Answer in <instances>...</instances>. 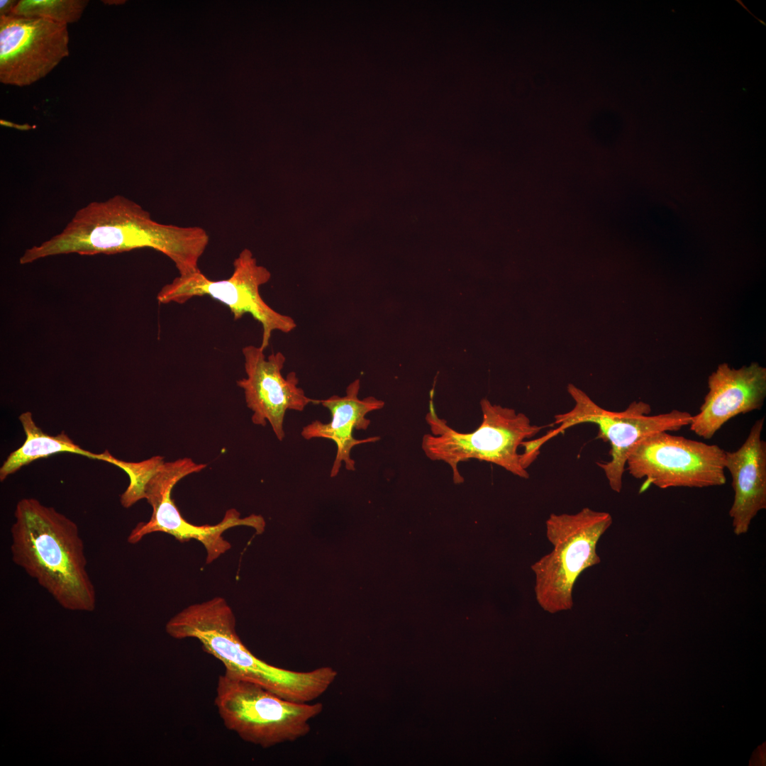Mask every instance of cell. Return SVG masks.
Returning <instances> with one entry per match:
<instances>
[{
  "label": "cell",
  "mask_w": 766,
  "mask_h": 766,
  "mask_svg": "<svg viewBox=\"0 0 766 766\" xmlns=\"http://www.w3.org/2000/svg\"><path fill=\"white\" fill-rule=\"evenodd\" d=\"M209 243L199 226H179L155 221L140 204L121 195L92 201L79 209L65 228L38 245L26 250L21 265L59 255H113L151 248L167 257L179 275L199 270Z\"/></svg>",
  "instance_id": "6da1fadb"
},
{
  "label": "cell",
  "mask_w": 766,
  "mask_h": 766,
  "mask_svg": "<svg viewBox=\"0 0 766 766\" xmlns=\"http://www.w3.org/2000/svg\"><path fill=\"white\" fill-rule=\"evenodd\" d=\"M14 518L13 562L65 609L93 611L96 590L77 523L33 498L18 501Z\"/></svg>",
  "instance_id": "7a4b0ae2"
},
{
  "label": "cell",
  "mask_w": 766,
  "mask_h": 766,
  "mask_svg": "<svg viewBox=\"0 0 766 766\" xmlns=\"http://www.w3.org/2000/svg\"><path fill=\"white\" fill-rule=\"evenodd\" d=\"M165 629L174 639L197 640L204 651L223 665L225 672L257 684L288 701H313L325 693L338 676L328 666L296 672L257 658L240 640L233 611L220 596L184 608L167 621Z\"/></svg>",
  "instance_id": "3957f363"
},
{
  "label": "cell",
  "mask_w": 766,
  "mask_h": 766,
  "mask_svg": "<svg viewBox=\"0 0 766 766\" xmlns=\"http://www.w3.org/2000/svg\"><path fill=\"white\" fill-rule=\"evenodd\" d=\"M480 406L482 421L479 427L471 433H461L438 417L431 399L426 415L431 434H425L421 443L425 455L431 460L450 465L455 484L464 482L457 467L459 463L470 459L495 464L528 479L529 474L522 464L518 448L543 427L532 424L524 413L492 404L487 399L481 400Z\"/></svg>",
  "instance_id": "277c9868"
},
{
  "label": "cell",
  "mask_w": 766,
  "mask_h": 766,
  "mask_svg": "<svg viewBox=\"0 0 766 766\" xmlns=\"http://www.w3.org/2000/svg\"><path fill=\"white\" fill-rule=\"evenodd\" d=\"M611 523L609 513L588 507L550 515L546 537L553 550L531 567L535 599L544 610L555 613L572 607L575 583L584 570L600 563L597 543Z\"/></svg>",
  "instance_id": "5b68a950"
},
{
  "label": "cell",
  "mask_w": 766,
  "mask_h": 766,
  "mask_svg": "<svg viewBox=\"0 0 766 766\" xmlns=\"http://www.w3.org/2000/svg\"><path fill=\"white\" fill-rule=\"evenodd\" d=\"M214 703L229 731L264 748L306 736L309 721L323 709L321 703L288 701L226 672L218 678Z\"/></svg>",
  "instance_id": "8992f818"
},
{
  "label": "cell",
  "mask_w": 766,
  "mask_h": 766,
  "mask_svg": "<svg viewBox=\"0 0 766 766\" xmlns=\"http://www.w3.org/2000/svg\"><path fill=\"white\" fill-rule=\"evenodd\" d=\"M233 265L231 275L221 280H212L200 270L179 275L161 288L157 301L184 304L194 297L208 296L226 306L234 320L249 313L262 326L260 347L265 350L274 331L287 333L296 324L291 316L275 311L262 298L260 287L270 281L271 272L257 263L250 250L243 249Z\"/></svg>",
  "instance_id": "52a82bcc"
},
{
  "label": "cell",
  "mask_w": 766,
  "mask_h": 766,
  "mask_svg": "<svg viewBox=\"0 0 766 766\" xmlns=\"http://www.w3.org/2000/svg\"><path fill=\"white\" fill-rule=\"evenodd\" d=\"M206 467V464L196 463L189 457L161 464L144 487V499L152 506V515L148 521L135 526L128 537V542L135 544L145 535L155 532L167 533L180 542L196 540L204 547L206 562L210 564L231 548V543L222 536L226 531L244 526L253 528L257 534L262 533L265 527L262 516L251 514L240 518L235 509L227 510L222 520L215 525H195L182 516L171 497L172 491L182 479Z\"/></svg>",
  "instance_id": "ba28073f"
},
{
  "label": "cell",
  "mask_w": 766,
  "mask_h": 766,
  "mask_svg": "<svg viewBox=\"0 0 766 766\" xmlns=\"http://www.w3.org/2000/svg\"><path fill=\"white\" fill-rule=\"evenodd\" d=\"M567 389L575 404L570 411L555 416L557 431L585 423L598 426L599 437L610 444L611 460L597 465L616 493L621 492L627 457L638 442L655 433L679 431L692 421L690 413L677 409L650 415V406L643 401H633L622 411H607L575 386L569 384Z\"/></svg>",
  "instance_id": "9c48e42d"
},
{
  "label": "cell",
  "mask_w": 766,
  "mask_h": 766,
  "mask_svg": "<svg viewBox=\"0 0 766 766\" xmlns=\"http://www.w3.org/2000/svg\"><path fill=\"white\" fill-rule=\"evenodd\" d=\"M726 453L717 445L673 435L666 431L638 442L627 457V470L645 481L641 491L654 485L704 488L726 484Z\"/></svg>",
  "instance_id": "30bf717a"
},
{
  "label": "cell",
  "mask_w": 766,
  "mask_h": 766,
  "mask_svg": "<svg viewBox=\"0 0 766 766\" xmlns=\"http://www.w3.org/2000/svg\"><path fill=\"white\" fill-rule=\"evenodd\" d=\"M67 25L16 15L0 16V82L29 86L69 55Z\"/></svg>",
  "instance_id": "8fae6325"
},
{
  "label": "cell",
  "mask_w": 766,
  "mask_h": 766,
  "mask_svg": "<svg viewBox=\"0 0 766 766\" xmlns=\"http://www.w3.org/2000/svg\"><path fill=\"white\" fill-rule=\"evenodd\" d=\"M260 346H245L242 353L246 377L238 379L237 385L243 389L245 403L252 411V422L265 426L268 422L282 441L285 437L284 421L286 411H303L309 404H320V400L308 397L298 387L296 372L284 377L282 370L286 357L281 352L267 357Z\"/></svg>",
  "instance_id": "7c38bea8"
},
{
  "label": "cell",
  "mask_w": 766,
  "mask_h": 766,
  "mask_svg": "<svg viewBox=\"0 0 766 766\" xmlns=\"http://www.w3.org/2000/svg\"><path fill=\"white\" fill-rule=\"evenodd\" d=\"M709 392L689 425L709 440L732 418L762 408L766 396V369L757 363L740 369L718 365L708 379Z\"/></svg>",
  "instance_id": "4fadbf2b"
},
{
  "label": "cell",
  "mask_w": 766,
  "mask_h": 766,
  "mask_svg": "<svg viewBox=\"0 0 766 766\" xmlns=\"http://www.w3.org/2000/svg\"><path fill=\"white\" fill-rule=\"evenodd\" d=\"M765 418L755 421L742 445L726 453L725 469L732 477L734 492L729 510L735 535L748 532L750 524L766 509V443L762 439Z\"/></svg>",
  "instance_id": "5bb4252c"
},
{
  "label": "cell",
  "mask_w": 766,
  "mask_h": 766,
  "mask_svg": "<svg viewBox=\"0 0 766 766\" xmlns=\"http://www.w3.org/2000/svg\"><path fill=\"white\" fill-rule=\"evenodd\" d=\"M360 381L356 379L348 384L344 396L333 395L320 400V404L330 411L331 420L327 423L315 420L305 426L301 432V436L306 440L321 438L335 443L337 451L331 470V477H335L338 474L343 462L348 471L355 470V462L350 457L354 446L374 443L380 439L379 436L356 439L353 435L355 429L366 430L369 427L370 421L365 417L368 413L379 410L384 406V401L374 396L360 399Z\"/></svg>",
  "instance_id": "9a60e30c"
},
{
  "label": "cell",
  "mask_w": 766,
  "mask_h": 766,
  "mask_svg": "<svg viewBox=\"0 0 766 766\" xmlns=\"http://www.w3.org/2000/svg\"><path fill=\"white\" fill-rule=\"evenodd\" d=\"M19 421L26 434V440L23 445L11 453L3 462L0 468L1 481L36 460L63 452L106 462L107 460L109 453L108 450L100 454L86 450L76 444L64 431L56 435L45 433L36 425L30 411L21 413Z\"/></svg>",
  "instance_id": "2e32d148"
},
{
  "label": "cell",
  "mask_w": 766,
  "mask_h": 766,
  "mask_svg": "<svg viewBox=\"0 0 766 766\" xmlns=\"http://www.w3.org/2000/svg\"><path fill=\"white\" fill-rule=\"evenodd\" d=\"M88 4L87 0H21L11 14L67 25L80 19Z\"/></svg>",
  "instance_id": "e0dca14e"
},
{
  "label": "cell",
  "mask_w": 766,
  "mask_h": 766,
  "mask_svg": "<svg viewBox=\"0 0 766 766\" xmlns=\"http://www.w3.org/2000/svg\"><path fill=\"white\" fill-rule=\"evenodd\" d=\"M109 462L123 470L129 477L130 482L121 495V504L129 508L144 499V487L148 479L165 462L160 455L153 456L140 462H126L111 457Z\"/></svg>",
  "instance_id": "ac0fdd59"
},
{
  "label": "cell",
  "mask_w": 766,
  "mask_h": 766,
  "mask_svg": "<svg viewBox=\"0 0 766 766\" xmlns=\"http://www.w3.org/2000/svg\"><path fill=\"white\" fill-rule=\"evenodd\" d=\"M17 1L14 0H1L0 16L11 15Z\"/></svg>",
  "instance_id": "d6986e66"
}]
</instances>
